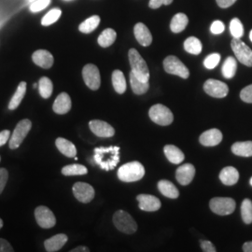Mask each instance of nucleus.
I'll return each instance as SVG.
<instances>
[{"mask_svg":"<svg viewBox=\"0 0 252 252\" xmlns=\"http://www.w3.org/2000/svg\"><path fill=\"white\" fill-rule=\"evenodd\" d=\"M230 32L234 38H240L244 35V27L241 21L238 18H234L230 23Z\"/></svg>","mask_w":252,"mask_h":252,"instance_id":"58836bf2","label":"nucleus"},{"mask_svg":"<svg viewBox=\"0 0 252 252\" xmlns=\"http://www.w3.org/2000/svg\"><path fill=\"white\" fill-rule=\"evenodd\" d=\"M116 37H117V34L115 30L111 28H107L100 34L97 42L101 47L107 48L114 43V41L116 40Z\"/></svg>","mask_w":252,"mask_h":252,"instance_id":"c756f323","label":"nucleus"},{"mask_svg":"<svg viewBox=\"0 0 252 252\" xmlns=\"http://www.w3.org/2000/svg\"><path fill=\"white\" fill-rule=\"evenodd\" d=\"M55 145L57 147V149L59 150V152L63 153L64 156L69 157V158H75L76 154H77V149L75 147V145L72 142H70L69 140L63 138V137H59L56 139Z\"/></svg>","mask_w":252,"mask_h":252,"instance_id":"b1692460","label":"nucleus"},{"mask_svg":"<svg viewBox=\"0 0 252 252\" xmlns=\"http://www.w3.org/2000/svg\"><path fill=\"white\" fill-rule=\"evenodd\" d=\"M163 68L166 72L179 76L182 79L189 78V71L188 67L176 56H167L163 60Z\"/></svg>","mask_w":252,"mask_h":252,"instance_id":"0eeeda50","label":"nucleus"},{"mask_svg":"<svg viewBox=\"0 0 252 252\" xmlns=\"http://www.w3.org/2000/svg\"><path fill=\"white\" fill-rule=\"evenodd\" d=\"M71 252H90V250L87 248V247H83V246H81V247H78V248H76V249H74V250H71L70 251Z\"/></svg>","mask_w":252,"mask_h":252,"instance_id":"3c124183","label":"nucleus"},{"mask_svg":"<svg viewBox=\"0 0 252 252\" xmlns=\"http://www.w3.org/2000/svg\"><path fill=\"white\" fill-rule=\"evenodd\" d=\"M100 17L97 15H94L90 18L85 20L83 23H81L79 27V30L81 33L84 34H89L92 33L94 30H95L97 27L99 26Z\"/></svg>","mask_w":252,"mask_h":252,"instance_id":"f704fd0d","label":"nucleus"},{"mask_svg":"<svg viewBox=\"0 0 252 252\" xmlns=\"http://www.w3.org/2000/svg\"><path fill=\"white\" fill-rule=\"evenodd\" d=\"M136 200L138 202V207L147 212H154L161 208V201L156 196L151 194H139L137 195Z\"/></svg>","mask_w":252,"mask_h":252,"instance_id":"4468645a","label":"nucleus"},{"mask_svg":"<svg viewBox=\"0 0 252 252\" xmlns=\"http://www.w3.org/2000/svg\"><path fill=\"white\" fill-rule=\"evenodd\" d=\"M0 161H1V158H0Z\"/></svg>","mask_w":252,"mask_h":252,"instance_id":"4d7b16f0","label":"nucleus"},{"mask_svg":"<svg viewBox=\"0 0 252 252\" xmlns=\"http://www.w3.org/2000/svg\"><path fill=\"white\" fill-rule=\"evenodd\" d=\"M134 33H135V38L138 41L140 45L150 46L153 42V36L149 28L145 26L142 23H138L135 25L134 28Z\"/></svg>","mask_w":252,"mask_h":252,"instance_id":"6ab92c4d","label":"nucleus"},{"mask_svg":"<svg viewBox=\"0 0 252 252\" xmlns=\"http://www.w3.org/2000/svg\"><path fill=\"white\" fill-rule=\"evenodd\" d=\"M204 90L208 95L215 98H223L229 93V88L224 82L217 80H207L204 84Z\"/></svg>","mask_w":252,"mask_h":252,"instance_id":"9b49d317","label":"nucleus"},{"mask_svg":"<svg viewBox=\"0 0 252 252\" xmlns=\"http://www.w3.org/2000/svg\"><path fill=\"white\" fill-rule=\"evenodd\" d=\"M71 99L66 93L60 94L54 101L53 109L57 114H65L71 109Z\"/></svg>","mask_w":252,"mask_h":252,"instance_id":"aec40b11","label":"nucleus"},{"mask_svg":"<svg viewBox=\"0 0 252 252\" xmlns=\"http://www.w3.org/2000/svg\"><path fill=\"white\" fill-rule=\"evenodd\" d=\"M158 189L163 196L168 198L177 199L180 196V191L171 181L162 180L158 183Z\"/></svg>","mask_w":252,"mask_h":252,"instance_id":"393cba45","label":"nucleus"},{"mask_svg":"<svg viewBox=\"0 0 252 252\" xmlns=\"http://www.w3.org/2000/svg\"><path fill=\"white\" fill-rule=\"evenodd\" d=\"M217 4L222 8V9H226L231 7L233 4L236 2V0H216Z\"/></svg>","mask_w":252,"mask_h":252,"instance_id":"09e8293b","label":"nucleus"},{"mask_svg":"<svg viewBox=\"0 0 252 252\" xmlns=\"http://www.w3.org/2000/svg\"><path fill=\"white\" fill-rule=\"evenodd\" d=\"M222 140V134L219 129H209L204 132L199 137V141L203 146L214 147L220 144Z\"/></svg>","mask_w":252,"mask_h":252,"instance_id":"f3484780","label":"nucleus"},{"mask_svg":"<svg viewBox=\"0 0 252 252\" xmlns=\"http://www.w3.org/2000/svg\"><path fill=\"white\" fill-rule=\"evenodd\" d=\"M31 127H32V123L27 119L19 122L9 140V148L11 150H15L20 147V145L23 143L24 139L29 133Z\"/></svg>","mask_w":252,"mask_h":252,"instance_id":"1a4fd4ad","label":"nucleus"},{"mask_svg":"<svg viewBox=\"0 0 252 252\" xmlns=\"http://www.w3.org/2000/svg\"><path fill=\"white\" fill-rule=\"evenodd\" d=\"M82 77L85 84L91 90L96 91L99 89L101 78L98 67L93 63L86 64L82 69Z\"/></svg>","mask_w":252,"mask_h":252,"instance_id":"9d476101","label":"nucleus"},{"mask_svg":"<svg viewBox=\"0 0 252 252\" xmlns=\"http://www.w3.org/2000/svg\"><path fill=\"white\" fill-rule=\"evenodd\" d=\"M200 246L202 251L205 252H216V248L214 247V245L211 243L210 241L207 240H201L200 241Z\"/></svg>","mask_w":252,"mask_h":252,"instance_id":"a18cd8bd","label":"nucleus"},{"mask_svg":"<svg viewBox=\"0 0 252 252\" xmlns=\"http://www.w3.org/2000/svg\"><path fill=\"white\" fill-rule=\"evenodd\" d=\"M195 176V167L191 163H186L180 166L176 171V179L181 185H189Z\"/></svg>","mask_w":252,"mask_h":252,"instance_id":"dca6fc26","label":"nucleus"},{"mask_svg":"<svg viewBox=\"0 0 252 252\" xmlns=\"http://www.w3.org/2000/svg\"><path fill=\"white\" fill-rule=\"evenodd\" d=\"M250 183H251V185L252 186V178L251 179V180H250Z\"/></svg>","mask_w":252,"mask_h":252,"instance_id":"6e6d98bb","label":"nucleus"},{"mask_svg":"<svg viewBox=\"0 0 252 252\" xmlns=\"http://www.w3.org/2000/svg\"><path fill=\"white\" fill-rule=\"evenodd\" d=\"M189 19L184 13H178L172 19L170 28L173 33H180L188 26Z\"/></svg>","mask_w":252,"mask_h":252,"instance_id":"bb28decb","label":"nucleus"},{"mask_svg":"<svg viewBox=\"0 0 252 252\" xmlns=\"http://www.w3.org/2000/svg\"><path fill=\"white\" fill-rule=\"evenodd\" d=\"M8 178H9L8 171L5 168H0V194L3 191V189H5Z\"/></svg>","mask_w":252,"mask_h":252,"instance_id":"c03bdc74","label":"nucleus"},{"mask_svg":"<svg viewBox=\"0 0 252 252\" xmlns=\"http://www.w3.org/2000/svg\"><path fill=\"white\" fill-rule=\"evenodd\" d=\"M144 175V166L139 162H128L122 165L118 170V178L124 182L138 181Z\"/></svg>","mask_w":252,"mask_h":252,"instance_id":"f03ea898","label":"nucleus"},{"mask_svg":"<svg viewBox=\"0 0 252 252\" xmlns=\"http://www.w3.org/2000/svg\"><path fill=\"white\" fill-rule=\"evenodd\" d=\"M74 196L83 204L90 203L94 197V189L85 182H77L73 186Z\"/></svg>","mask_w":252,"mask_h":252,"instance_id":"ddd939ff","label":"nucleus"},{"mask_svg":"<svg viewBox=\"0 0 252 252\" xmlns=\"http://www.w3.org/2000/svg\"><path fill=\"white\" fill-rule=\"evenodd\" d=\"M209 207L215 214L220 216H227L234 212L236 204L234 199L229 197H215L210 200Z\"/></svg>","mask_w":252,"mask_h":252,"instance_id":"423d86ee","label":"nucleus"},{"mask_svg":"<svg viewBox=\"0 0 252 252\" xmlns=\"http://www.w3.org/2000/svg\"><path fill=\"white\" fill-rule=\"evenodd\" d=\"M35 217L37 224L44 229H50L56 223V219L53 211L44 206L36 207Z\"/></svg>","mask_w":252,"mask_h":252,"instance_id":"f8f14e48","label":"nucleus"},{"mask_svg":"<svg viewBox=\"0 0 252 252\" xmlns=\"http://www.w3.org/2000/svg\"><path fill=\"white\" fill-rule=\"evenodd\" d=\"M232 152L237 156L241 157H252V141L235 142L232 146Z\"/></svg>","mask_w":252,"mask_h":252,"instance_id":"cd10ccee","label":"nucleus"},{"mask_svg":"<svg viewBox=\"0 0 252 252\" xmlns=\"http://www.w3.org/2000/svg\"><path fill=\"white\" fill-rule=\"evenodd\" d=\"M88 173V169L81 164H69L63 166L62 174L64 176H82Z\"/></svg>","mask_w":252,"mask_h":252,"instance_id":"c9c22d12","label":"nucleus"},{"mask_svg":"<svg viewBox=\"0 0 252 252\" xmlns=\"http://www.w3.org/2000/svg\"><path fill=\"white\" fill-rule=\"evenodd\" d=\"M243 252H252V241L247 242L243 245Z\"/></svg>","mask_w":252,"mask_h":252,"instance_id":"603ef678","label":"nucleus"},{"mask_svg":"<svg viewBox=\"0 0 252 252\" xmlns=\"http://www.w3.org/2000/svg\"><path fill=\"white\" fill-rule=\"evenodd\" d=\"M184 49L189 54L198 55L202 52L203 46L197 37L189 36L184 42Z\"/></svg>","mask_w":252,"mask_h":252,"instance_id":"2f4dec72","label":"nucleus"},{"mask_svg":"<svg viewBox=\"0 0 252 252\" xmlns=\"http://www.w3.org/2000/svg\"><path fill=\"white\" fill-rule=\"evenodd\" d=\"M130 83H131V88L135 94H146L149 90V81H140L134 73L131 71L130 73Z\"/></svg>","mask_w":252,"mask_h":252,"instance_id":"c85d7f7f","label":"nucleus"},{"mask_svg":"<svg viewBox=\"0 0 252 252\" xmlns=\"http://www.w3.org/2000/svg\"><path fill=\"white\" fill-rule=\"evenodd\" d=\"M231 47L237 60L247 66H252V51L240 38H234L231 42Z\"/></svg>","mask_w":252,"mask_h":252,"instance_id":"6e6552de","label":"nucleus"},{"mask_svg":"<svg viewBox=\"0 0 252 252\" xmlns=\"http://www.w3.org/2000/svg\"><path fill=\"white\" fill-rule=\"evenodd\" d=\"M2 226H3V221H2V220L0 219V229L2 228Z\"/></svg>","mask_w":252,"mask_h":252,"instance_id":"864d4df0","label":"nucleus"},{"mask_svg":"<svg viewBox=\"0 0 252 252\" xmlns=\"http://www.w3.org/2000/svg\"><path fill=\"white\" fill-rule=\"evenodd\" d=\"M32 60L36 65L42 68H51L54 64V56L46 50H38L32 55Z\"/></svg>","mask_w":252,"mask_h":252,"instance_id":"a211bd4d","label":"nucleus"},{"mask_svg":"<svg viewBox=\"0 0 252 252\" xmlns=\"http://www.w3.org/2000/svg\"><path fill=\"white\" fill-rule=\"evenodd\" d=\"M67 236L65 234H59L47 239L44 242V247L48 252H55L60 251L67 242Z\"/></svg>","mask_w":252,"mask_h":252,"instance_id":"412c9836","label":"nucleus"},{"mask_svg":"<svg viewBox=\"0 0 252 252\" xmlns=\"http://www.w3.org/2000/svg\"><path fill=\"white\" fill-rule=\"evenodd\" d=\"M250 39H251V41L252 42V30L251 31V33H250Z\"/></svg>","mask_w":252,"mask_h":252,"instance_id":"5fc2aeb1","label":"nucleus"},{"mask_svg":"<svg viewBox=\"0 0 252 252\" xmlns=\"http://www.w3.org/2000/svg\"><path fill=\"white\" fill-rule=\"evenodd\" d=\"M113 223L120 232L125 234H135L137 231V224L135 220L124 210H118L113 215Z\"/></svg>","mask_w":252,"mask_h":252,"instance_id":"20e7f679","label":"nucleus"},{"mask_svg":"<svg viewBox=\"0 0 252 252\" xmlns=\"http://www.w3.org/2000/svg\"><path fill=\"white\" fill-rule=\"evenodd\" d=\"M163 152L168 161L174 164H180L184 161V153L174 145H166L163 148Z\"/></svg>","mask_w":252,"mask_h":252,"instance_id":"5701e85b","label":"nucleus"},{"mask_svg":"<svg viewBox=\"0 0 252 252\" xmlns=\"http://www.w3.org/2000/svg\"><path fill=\"white\" fill-rule=\"evenodd\" d=\"M26 92H27V82L22 81V82H20L15 94L11 97V100L9 104V109L14 110L18 108L19 105L21 104L22 100L24 99V97L26 95Z\"/></svg>","mask_w":252,"mask_h":252,"instance_id":"a878e982","label":"nucleus"},{"mask_svg":"<svg viewBox=\"0 0 252 252\" xmlns=\"http://www.w3.org/2000/svg\"><path fill=\"white\" fill-rule=\"evenodd\" d=\"M236 69H237V62L234 59V57L229 56L222 65L221 68V72L223 77L226 79H232L234 78L235 73H236Z\"/></svg>","mask_w":252,"mask_h":252,"instance_id":"473e14b6","label":"nucleus"},{"mask_svg":"<svg viewBox=\"0 0 252 252\" xmlns=\"http://www.w3.org/2000/svg\"><path fill=\"white\" fill-rule=\"evenodd\" d=\"M220 61V55L219 54H212L208 55L204 61V65L207 69H213Z\"/></svg>","mask_w":252,"mask_h":252,"instance_id":"ea45409f","label":"nucleus"},{"mask_svg":"<svg viewBox=\"0 0 252 252\" xmlns=\"http://www.w3.org/2000/svg\"><path fill=\"white\" fill-rule=\"evenodd\" d=\"M112 84L118 94H122L126 91V77L121 70H114L112 73Z\"/></svg>","mask_w":252,"mask_h":252,"instance_id":"7c9ffc66","label":"nucleus"},{"mask_svg":"<svg viewBox=\"0 0 252 252\" xmlns=\"http://www.w3.org/2000/svg\"><path fill=\"white\" fill-rule=\"evenodd\" d=\"M14 250L11 245L5 239L0 238V252H13Z\"/></svg>","mask_w":252,"mask_h":252,"instance_id":"de8ad7c7","label":"nucleus"},{"mask_svg":"<svg viewBox=\"0 0 252 252\" xmlns=\"http://www.w3.org/2000/svg\"><path fill=\"white\" fill-rule=\"evenodd\" d=\"M149 116L153 122L159 126H169L174 121V116L171 110L162 104H157L153 106L149 111Z\"/></svg>","mask_w":252,"mask_h":252,"instance_id":"39448f33","label":"nucleus"},{"mask_svg":"<svg viewBox=\"0 0 252 252\" xmlns=\"http://www.w3.org/2000/svg\"><path fill=\"white\" fill-rule=\"evenodd\" d=\"M94 160L104 170H112L120 161V148L111 146L108 148H96Z\"/></svg>","mask_w":252,"mask_h":252,"instance_id":"f257e3e1","label":"nucleus"},{"mask_svg":"<svg viewBox=\"0 0 252 252\" xmlns=\"http://www.w3.org/2000/svg\"><path fill=\"white\" fill-rule=\"evenodd\" d=\"M51 3V0H36L34 1L31 6H30V10L32 12H38L41 11L42 9L47 8Z\"/></svg>","mask_w":252,"mask_h":252,"instance_id":"a19ab883","label":"nucleus"},{"mask_svg":"<svg viewBox=\"0 0 252 252\" xmlns=\"http://www.w3.org/2000/svg\"><path fill=\"white\" fill-rule=\"evenodd\" d=\"M225 29V27L223 25V23L221 21H215L212 23L211 27H210V31L212 34L214 35H219L221 34Z\"/></svg>","mask_w":252,"mask_h":252,"instance_id":"37998d69","label":"nucleus"},{"mask_svg":"<svg viewBox=\"0 0 252 252\" xmlns=\"http://www.w3.org/2000/svg\"><path fill=\"white\" fill-rule=\"evenodd\" d=\"M61 14H62L61 9H53L52 10H50L41 20L42 26L48 27V26L53 25L58 19L61 17Z\"/></svg>","mask_w":252,"mask_h":252,"instance_id":"4c0bfd02","label":"nucleus"},{"mask_svg":"<svg viewBox=\"0 0 252 252\" xmlns=\"http://www.w3.org/2000/svg\"><path fill=\"white\" fill-rule=\"evenodd\" d=\"M38 90H39L40 95L44 99H48L49 97H51L53 94V90H54L53 82L49 78L42 77L38 81Z\"/></svg>","mask_w":252,"mask_h":252,"instance_id":"72a5a7b5","label":"nucleus"},{"mask_svg":"<svg viewBox=\"0 0 252 252\" xmlns=\"http://www.w3.org/2000/svg\"><path fill=\"white\" fill-rule=\"evenodd\" d=\"M240 98L246 103H252V84L245 87L240 93Z\"/></svg>","mask_w":252,"mask_h":252,"instance_id":"79ce46f5","label":"nucleus"},{"mask_svg":"<svg viewBox=\"0 0 252 252\" xmlns=\"http://www.w3.org/2000/svg\"><path fill=\"white\" fill-rule=\"evenodd\" d=\"M91 131L100 137H111L115 134V130L112 126L108 125V123L100 121V120H93L89 123Z\"/></svg>","mask_w":252,"mask_h":252,"instance_id":"2eb2a0df","label":"nucleus"},{"mask_svg":"<svg viewBox=\"0 0 252 252\" xmlns=\"http://www.w3.org/2000/svg\"><path fill=\"white\" fill-rule=\"evenodd\" d=\"M129 61L132 67V72L142 81H149L150 80V71L148 64L145 62L142 56L135 49H131L129 51Z\"/></svg>","mask_w":252,"mask_h":252,"instance_id":"7ed1b4c3","label":"nucleus"},{"mask_svg":"<svg viewBox=\"0 0 252 252\" xmlns=\"http://www.w3.org/2000/svg\"><path fill=\"white\" fill-rule=\"evenodd\" d=\"M220 180L224 185L233 186L239 180V173L233 166H227L220 173Z\"/></svg>","mask_w":252,"mask_h":252,"instance_id":"4be33fe9","label":"nucleus"},{"mask_svg":"<svg viewBox=\"0 0 252 252\" xmlns=\"http://www.w3.org/2000/svg\"><path fill=\"white\" fill-rule=\"evenodd\" d=\"M173 0H150V7L152 9H158L162 5H170Z\"/></svg>","mask_w":252,"mask_h":252,"instance_id":"49530a36","label":"nucleus"},{"mask_svg":"<svg viewBox=\"0 0 252 252\" xmlns=\"http://www.w3.org/2000/svg\"><path fill=\"white\" fill-rule=\"evenodd\" d=\"M9 135L10 133L9 130H4L0 133V147L7 143V141L9 140Z\"/></svg>","mask_w":252,"mask_h":252,"instance_id":"8fccbe9b","label":"nucleus"},{"mask_svg":"<svg viewBox=\"0 0 252 252\" xmlns=\"http://www.w3.org/2000/svg\"><path fill=\"white\" fill-rule=\"evenodd\" d=\"M241 216L246 224L252 223V201L245 199L241 205Z\"/></svg>","mask_w":252,"mask_h":252,"instance_id":"e433bc0d","label":"nucleus"}]
</instances>
